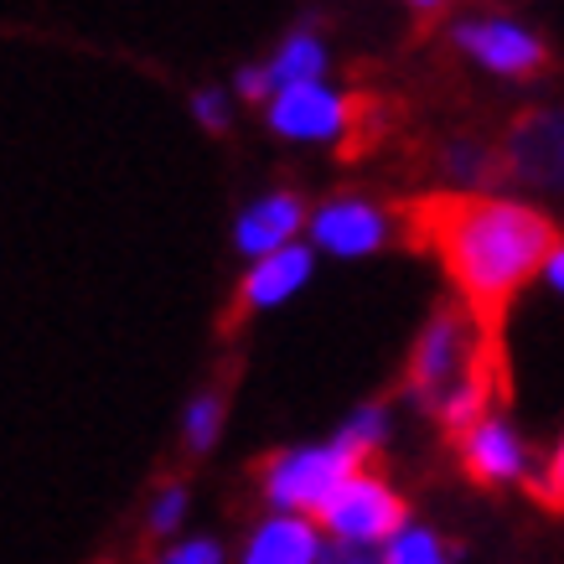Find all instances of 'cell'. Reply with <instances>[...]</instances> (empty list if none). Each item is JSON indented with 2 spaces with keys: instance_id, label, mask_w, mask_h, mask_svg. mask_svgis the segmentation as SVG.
Returning a JSON list of instances; mask_svg holds the SVG:
<instances>
[{
  "instance_id": "1",
  "label": "cell",
  "mask_w": 564,
  "mask_h": 564,
  "mask_svg": "<svg viewBox=\"0 0 564 564\" xmlns=\"http://www.w3.org/2000/svg\"><path fill=\"white\" fill-rule=\"evenodd\" d=\"M399 218L414 249H430L445 264V280L492 337H502L513 295L560 249V228L544 213L477 192H430L399 207Z\"/></svg>"
},
{
  "instance_id": "2",
  "label": "cell",
  "mask_w": 564,
  "mask_h": 564,
  "mask_svg": "<svg viewBox=\"0 0 564 564\" xmlns=\"http://www.w3.org/2000/svg\"><path fill=\"white\" fill-rule=\"evenodd\" d=\"M487 352H497V337L471 316L466 301H456V306H445L441 316L425 326V337L414 347L410 389L420 393L425 404L441 410L445 399H451V389H456L462 378H471V368H477Z\"/></svg>"
},
{
  "instance_id": "3",
  "label": "cell",
  "mask_w": 564,
  "mask_h": 564,
  "mask_svg": "<svg viewBox=\"0 0 564 564\" xmlns=\"http://www.w3.org/2000/svg\"><path fill=\"white\" fill-rule=\"evenodd\" d=\"M368 451H373V445L362 441V435L343 430L337 445H326V451H295V456H280V462H270V502L280 508V513L322 518V508L337 497V487L368 466Z\"/></svg>"
},
{
  "instance_id": "4",
  "label": "cell",
  "mask_w": 564,
  "mask_h": 564,
  "mask_svg": "<svg viewBox=\"0 0 564 564\" xmlns=\"http://www.w3.org/2000/svg\"><path fill=\"white\" fill-rule=\"evenodd\" d=\"M322 523L343 544H378V539H393V533L404 529V502L383 487L378 477L358 471V477H347L337 487V497L322 508Z\"/></svg>"
},
{
  "instance_id": "5",
  "label": "cell",
  "mask_w": 564,
  "mask_h": 564,
  "mask_svg": "<svg viewBox=\"0 0 564 564\" xmlns=\"http://www.w3.org/2000/svg\"><path fill=\"white\" fill-rule=\"evenodd\" d=\"M358 115H362L358 99H343V94L322 88L316 78L285 84L270 104V124L291 140H332V135H343V130H352Z\"/></svg>"
},
{
  "instance_id": "6",
  "label": "cell",
  "mask_w": 564,
  "mask_h": 564,
  "mask_svg": "<svg viewBox=\"0 0 564 564\" xmlns=\"http://www.w3.org/2000/svg\"><path fill=\"white\" fill-rule=\"evenodd\" d=\"M306 280H311V254H306V249H291V243H280V249H270V254H259L254 274H249V280L239 285V301H234V311H228L223 332H234V326H239L249 311L285 301V295L301 291Z\"/></svg>"
},
{
  "instance_id": "7",
  "label": "cell",
  "mask_w": 564,
  "mask_h": 564,
  "mask_svg": "<svg viewBox=\"0 0 564 564\" xmlns=\"http://www.w3.org/2000/svg\"><path fill=\"white\" fill-rule=\"evenodd\" d=\"M456 42L477 57L481 68L508 73V78H529V73L544 68V42H539V36H529L523 26H508V21L462 26V32H456Z\"/></svg>"
},
{
  "instance_id": "8",
  "label": "cell",
  "mask_w": 564,
  "mask_h": 564,
  "mask_svg": "<svg viewBox=\"0 0 564 564\" xmlns=\"http://www.w3.org/2000/svg\"><path fill=\"white\" fill-rule=\"evenodd\" d=\"M462 466L477 487H502V481H513L523 471V445L513 441V430L502 420L487 414L462 435Z\"/></svg>"
},
{
  "instance_id": "9",
  "label": "cell",
  "mask_w": 564,
  "mask_h": 564,
  "mask_svg": "<svg viewBox=\"0 0 564 564\" xmlns=\"http://www.w3.org/2000/svg\"><path fill=\"white\" fill-rule=\"evenodd\" d=\"M311 234H316V243L332 249V254H368V249L383 243L389 218H383L378 207H368V203H332V207L316 213Z\"/></svg>"
},
{
  "instance_id": "10",
  "label": "cell",
  "mask_w": 564,
  "mask_h": 564,
  "mask_svg": "<svg viewBox=\"0 0 564 564\" xmlns=\"http://www.w3.org/2000/svg\"><path fill=\"white\" fill-rule=\"evenodd\" d=\"M295 228H301V203H295L291 192H274V197H264V203H254L243 213L239 249L259 259V254H270V249H280V243H291Z\"/></svg>"
},
{
  "instance_id": "11",
  "label": "cell",
  "mask_w": 564,
  "mask_h": 564,
  "mask_svg": "<svg viewBox=\"0 0 564 564\" xmlns=\"http://www.w3.org/2000/svg\"><path fill=\"white\" fill-rule=\"evenodd\" d=\"M322 554V539H316V523L306 518H274L254 533L249 544V564H311Z\"/></svg>"
},
{
  "instance_id": "12",
  "label": "cell",
  "mask_w": 564,
  "mask_h": 564,
  "mask_svg": "<svg viewBox=\"0 0 564 564\" xmlns=\"http://www.w3.org/2000/svg\"><path fill=\"white\" fill-rule=\"evenodd\" d=\"M326 68V52L316 36H291L285 47H280V57H274V88H285V84H306V78H322Z\"/></svg>"
},
{
  "instance_id": "13",
  "label": "cell",
  "mask_w": 564,
  "mask_h": 564,
  "mask_svg": "<svg viewBox=\"0 0 564 564\" xmlns=\"http://www.w3.org/2000/svg\"><path fill=\"white\" fill-rule=\"evenodd\" d=\"M389 560L393 564H435V560H445V544L425 529H399L389 539Z\"/></svg>"
},
{
  "instance_id": "14",
  "label": "cell",
  "mask_w": 564,
  "mask_h": 564,
  "mask_svg": "<svg viewBox=\"0 0 564 564\" xmlns=\"http://www.w3.org/2000/svg\"><path fill=\"white\" fill-rule=\"evenodd\" d=\"M218 420H223L218 399H197V404H192V410H187V441H192V451H207V445H213Z\"/></svg>"
},
{
  "instance_id": "15",
  "label": "cell",
  "mask_w": 564,
  "mask_h": 564,
  "mask_svg": "<svg viewBox=\"0 0 564 564\" xmlns=\"http://www.w3.org/2000/svg\"><path fill=\"white\" fill-rule=\"evenodd\" d=\"M533 497H539L544 508H554V513H564V445H560V456L549 462L544 481H533Z\"/></svg>"
},
{
  "instance_id": "16",
  "label": "cell",
  "mask_w": 564,
  "mask_h": 564,
  "mask_svg": "<svg viewBox=\"0 0 564 564\" xmlns=\"http://www.w3.org/2000/svg\"><path fill=\"white\" fill-rule=\"evenodd\" d=\"M182 508H187V492H182V487H172V492H161V497H155L151 529H172L176 518H182Z\"/></svg>"
},
{
  "instance_id": "17",
  "label": "cell",
  "mask_w": 564,
  "mask_h": 564,
  "mask_svg": "<svg viewBox=\"0 0 564 564\" xmlns=\"http://www.w3.org/2000/svg\"><path fill=\"white\" fill-rule=\"evenodd\" d=\"M166 560H176V564H213L218 560V549L207 544V539H197V544H182L176 554H166Z\"/></svg>"
},
{
  "instance_id": "18",
  "label": "cell",
  "mask_w": 564,
  "mask_h": 564,
  "mask_svg": "<svg viewBox=\"0 0 564 564\" xmlns=\"http://www.w3.org/2000/svg\"><path fill=\"white\" fill-rule=\"evenodd\" d=\"M270 88H274V73H259V68L239 73V94H249V99H264Z\"/></svg>"
},
{
  "instance_id": "19",
  "label": "cell",
  "mask_w": 564,
  "mask_h": 564,
  "mask_svg": "<svg viewBox=\"0 0 564 564\" xmlns=\"http://www.w3.org/2000/svg\"><path fill=\"white\" fill-rule=\"evenodd\" d=\"M197 115H203L207 130H223V120H228V109L218 104V94H203V99H197Z\"/></svg>"
},
{
  "instance_id": "20",
  "label": "cell",
  "mask_w": 564,
  "mask_h": 564,
  "mask_svg": "<svg viewBox=\"0 0 564 564\" xmlns=\"http://www.w3.org/2000/svg\"><path fill=\"white\" fill-rule=\"evenodd\" d=\"M544 274H549V280H554V291H564V243H560V249H554V254H549Z\"/></svg>"
},
{
  "instance_id": "21",
  "label": "cell",
  "mask_w": 564,
  "mask_h": 564,
  "mask_svg": "<svg viewBox=\"0 0 564 564\" xmlns=\"http://www.w3.org/2000/svg\"><path fill=\"white\" fill-rule=\"evenodd\" d=\"M414 6H425V11H435V6H441V0H414Z\"/></svg>"
}]
</instances>
